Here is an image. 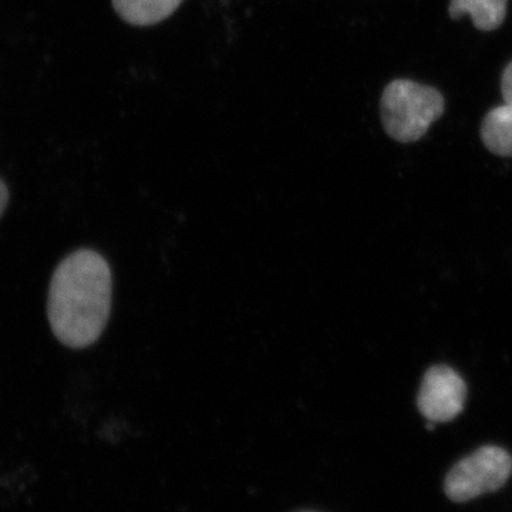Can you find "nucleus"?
<instances>
[{
	"label": "nucleus",
	"instance_id": "1",
	"mask_svg": "<svg viewBox=\"0 0 512 512\" xmlns=\"http://www.w3.org/2000/svg\"><path fill=\"white\" fill-rule=\"evenodd\" d=\"M113 276L109 262L92 249H79L57 266L47 295L53 335L67 348L84 349L109 322Z\"/></svg>",
	"mask_w": 512,
	"mask_h": 512
},
{
	"label": "nucleus",
	"instance_id": "2",
	"mask_svg": "<svg viewBox=\"0 0 512 512\" xmlns=\"http://www.w3.org/2000/svg\"><path fill=\"white\" fill-rule=\"evenodd\" d=\"M444 107L443 96L433 87L393 80L384 89L380 104L384 130L399 143H414L443 116Z\"/></svg>",
	"mask_w": 512,
	"mask_h": 512
},
{
	"label": "nucleus",
	"instance_id": "3",
	"mask_svg": "<svg viewBox=\"0 0 512 512\" xmlns=\"http://www.w3.org/2000/svg\"><path fill=\"white\" fill-rule=\"evenodd\" d=\"M512 474V457L497 446L478 448L447 474L444 491L454 503H467L503 488Z\"/></svg>",
	"mask_w": 512,
	"mask_h": 512
},
{
	"label": "nucleus",
	"instance_id": "4",
	"mask_svg": "<svg viewBox=\"0 0 512 512\" xmlns=\"http://www.w3.org/2000/svg\"><path fill=\"white\" fill-rule=\"evenodd\" d=\"M467 386L451 367L434 366L427 370L421 383L417 406L433 423L456 419L466 404Z\"/></svg>",
	"mask_w": 512,
	"mask_h": 512
},
{
	"label": "nucleus",
	"instance_id": "5",
	"mask_svg": "<svg viewBox=\"0 0 512 512\" xmlns=\"http://www.w3.org/2000/svg\"><path fill=\"white\" fill-rule=\"evenodd\" d=\"M121 19L134 26H151L170 18L183 0H111Z\"/></svg>",
	"mask_w": 512,
	"mask_h": 512
},
{
	"label": "nucleus",
	"instance_id": "6",
	"mask_svg": "<svg viewBox=\"0 0 512 512\" xmlns=\"http://www.w3.org/2000/svg\"><path fill=\"white\" fill-rule=\"evenodd\" d=\"M507 3L508 0H451L448 10L454 20L470 15L477 29L490 32L503 25Z\"/></svg>",
	"mask_w": 512,
	"mask_h": 512
},
{
	"label": "nucleus",
	"instance_id": "7",
	"mask_svg": "<svg viewBox=\"0 0 512 512\" xmlns=\"http://www.w3.org/2000/svg\"><path fill=\"white\" fill-rule=\"evenodd\" d=\"M481 138L491 153L512 157V106L495 107L485 116L481 126Z\"/></svg>",
	"mask_w": 512,
	"mask_h": 512
},
{
	"label": "nucleus",
	"instance_id": "8",
	"mask_svg": "<svg viewBox=\"0 0 512 512\" xmlns=\"http://www.w3.org/2000/svg\"><path fill=\"white\" fill-rule=\"evenodd\" d=\"M501 92H503L505 104L512 106V62L505 67L503 80H501Z\"/></svg>",
	"mask_w": 512,
	"mask_h": 512
},
{
	"label": "nucleus",
	"instance_id": "9",
	"mask_svg": "<svg viewBox=\"0 0 512 512\" xmlns=\"http://www.w3.org/2000/svg\"><path fill=\"white\" fill-rule=\"evenodd\" d=\"M9 202V190L6 187L5 181L0 178V217H2L3 212H5L6 207H8Z\"/></svg>",
	"mask_w": 512,
	"mask_h": 512
}]
</instances>
